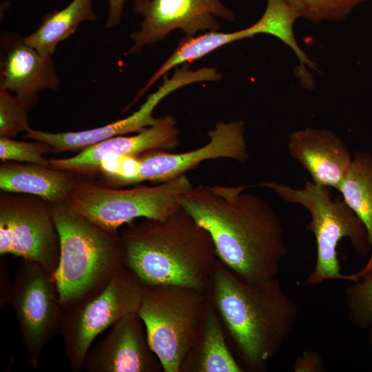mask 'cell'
I'll use <instances>...</instances> for the list:
<instances>
[{"mask_svg": "<svg viewBox=\"0 0 372 372\" xmlns=\"http://www.w3.org/2000/svg\"><path fill=\"white\" fill-rule=\"evenodd\" d=\"M138 313L164 372H180L199 333L209 293L173 285H143Z\"/></svg>", "mask_w": 372, "mask_h": 372, "instance_id": "obj_6", "label": "cell"}, {"mask_svg": "<svg viewBox=\"0 0 372 372\" xmlns=\"http://www.w3.org/2000/svg\"><path fill=\"white\" fill-rule=\"evenodd\" d=\"M293 370L295 372H323L325 364L321 355L315 351L304 350L294 360Z\"/></svg>", "mask_w": 372, "mask_h": 372, "instance_id": "obj_27", "label": "cell"}, {"mask_svg": "<svg viewBox=\"0 0 372 372\" xmlns=\"http://www.w3.org/2000/svg\"><path fill=\"white\" fill-rule=\"evenodd\" d=\"M243 362L262 371L282 348L298 315L296 301L277 277L251 284L219 259L207 290Z\"/></svg>", "mask_w": 372, "mask_h": 372, "instance_id": "obj_2", "label": "cell"}, {"mask_svg": "<svg viewBox=\"0 0 372 372\" xmlns=\"http://www.w3.org/2000/svg\"><path fill=\"white\" fill-rule=\"evenodd\" d=\"M52 212L60 238L54 277L65 310L99 292L125 267V249L121 235L99 227L65 200L53 203Z\"/></svg>", "mask_w": 372, "mask_h": 372, "instance_id": "obj_4", "label": "cell"}, {"mask_svg": "<svg viewBox=\"0 0 372 372\" xmlns=\"http://www.w3.org/2000/svg\"><path fill=\"white\" fill-rule=\"evenodd\" d=\"M344 299L349 319L355 327L372 326V251L361 276L345 290Z\"/></svg>", "mask_w": 372, "mask_h": 372, "instance_id": "obj_23", "label": "cell"}, {"mask_svg": "<svg viewBox=\"0 0 372 372\" xmlns=\"http://www.w3.org/2000/svg\"><path fill=\"white\" fill-rule=\"evenodd\" d=\"M299 18L313 23L342 21L367 0H285Z\"/></svg>", "mask_w": 372, "mask_h": 372, "instance_id": "obj_24", "label": "cell"}, {"mask_svg": "<svg viewBox=\"0 0 372 372\" xmlns=\"http://www.w3.org/2000/svg\"><path fill=\"white\" fill-rule=\"evenodd\" d=\"M258 187L270 189L285 201L304 207L311 221L306 228L316 238L317 257L315 267L307 278V285H316L332 279L355 281L363 269L345 275L340 271L337 248L340 241L348 238L355 251L366 256L372 251L366 227L342 198H332L329 187L305 180L303 189L271 181H261Z\"/></svg>", "mask_w": 372, "mask_h": 372, "instance_id": "obj_5", "label": "cell"}, {"mask_svg": "<svg viewBox=\"0 0 372 372\" xmlns=\"http://www.w3.org/2000/svg\"><path fill=\"white\" fill-rule=\"evenodd\" d=\"M52 152L54 153L52 148L42 141L26 142L0 136V158L3 162L17 161L51 167L44 155Z\"/></svg>", "mask_w": 372, "mask_h": 372, "instance_id": "obj_25", "label": "cell"}, {"mask_svg": "<svg viewBox=\"0 0 372 372\" xmlns=\"http://www.w3.org/2000/svg\"><path fill=\"white\" fill-rule=\"evenodd\" d=\"M242 120L219 121L208 132L209 141L192 151L171 153L153 150L138 156V168L133 184L143 181L165 182L180 175L210 159L231 158L246 162L249 152Z\"/></svg>", "mask_w": 372, "mask_h": 372, "instance_id": "obj_12", "label": "cell"}, {"mask_svg": "<svg viewBox=\"0 0 372 372\" xmlns=\"http://www.w3.org/2000/svg\"><path fill=\"white\" fill-rule=\"evenodd\" d=\"M125 267L143 285L207 291L218 257L209 232L183 207L163 220L128 223L121 234Z\"/></svg>", "mask_w": 372, "mask_h": 372, "instance_id": "obj_3", "label": "cell"}, {"mask_svg": "<svg viewBox=\"0 0 372 372\" xmlns=\"http://www.w3.org/2000/svg\"><path fill=\"white\" fill-rule=\"evenodd\" d=\"M196 73L183 65L175 70L171 78L165 76L158 90L151 94L140 108L127 117L100 127L80 132L51 133L30 129L23 138L39 141L48 144L54 153L83 150L91 145L118 136L140 132L156 124L159 118L153 116L158 104L166 96L183 86L196 83Z\"/></svg>", "mask_w": 372, "mask_h": 372, "instance_id": "obj_13", "label": "cell"}, {"mask_svg": "<svg viewBox=\"0 0 372 372\" xmlns=\"http://www.w3.org/2000/svg\"><path fill=\"white\" fill-rule=\"evenodd\" d=\"M368 329V343L372 349V326H371Z\"/></svg>", "mask_w": 372, "mask_h": 372, "instance_id": "obj_29", "label": "cell"}, {"mask_svg": "<svg viewBox=\"0 0 372 372\" xmlns=\"http://www.w3.org/2000/svg\"><path fill=\"white\" fill-rule=\"evenodd\" d=\"M92 1L72 0L64 8L48 13L23 41L41 54L52 56L57 45L73 34L81 23L96 20Z\"/></svg>", "mask_w": 372, "mask_h": 372, "instance_id": "obj_20", "label": "cell"}, {"mask_svg": "<svg viewBox=\"0 0 372 372\" xmlns=\"http://www.w3.org/2000/svg\"><path fill=\"white\" fill-rule=\"evenodd\" d=\"M288 151L310 174L315 184L338 189L352 161L344 141L326 128L306 127L293 132Z\"/></svg>", "mask_w": 372, "mask_h": 372, "instance_id": "obj_17", "label": "cell"}, {"mask_svg": "<svg viewBox=\"0 0 372 372\" xmlns=\"http://www.w3.org/2000/svg\"><path fill=\"white\" fill-rule=\"evenodd\" d=\"M126 0H109V9L105 28L115 27L121 21L123 8Z\"/></svg>", "mask_w": 372, "mask_h": 372, "instance_id": "obj_28", "label": "cell"}, {"mask_svg": "<svg viewBox=\"0 0 372 372\" xmlns=\"http://www.w3.org/2000/svg\"><path fill=\"white\" fill-rule=\"evenodd\" d=\"M193 185L185 174L155 186L116 189L75 179L65 201L111 233L138 218L163 220L182 207Z\"/></svg>", "mask_w": 372, "mask_h": 372, "instance_id": "obj_7", "label": "cell"}, {"mask_svg": "<svg viewBox=\"0 0 372 372\" xmlns=\"http://www.w3.org/2000/svg\"><path fill=\"white\" fill-rule=\"evenodd\" d=\"M338 190L364 225L372 249V154L356 152Z\"/></svg>", "mask_w": 372, "mask_h": 372, "instance_id": "obj_21", "label": "cell"}, {"mask_svg": "<svg viewBox=\"0 0 372 372\" xmlns=\"http://www.w3.org/2000/svg\"><path fill=\"white\" fill-rule=\"evenodd\" d=\"M227 346L224 327L209 294L198 336L184 359L180 372H242Z\"/></svg>", "mask_w": 372, "mask_h": 372, "instance_id": "obj_19", "label": "cell"}, {"mask_svg": "<svg viewBox=\"0 0 372 372\" xmlns=\"http://www.w3.org/2000/svg\"><path fill=\"white\" fill-rule=\"evenodd\" d=\"M35 262L54 274L59 262L60 238L52 203L39 196L2 192L0 255Z\"/></svg>", "mask_w": 372, "mask_h": 372, "instance_id": "obj_9", "label": "cell"}, {"mask_svg": "<svg viewBox=\"0 0 372 372\" xmlns=\"http://www.w3.org/2000/svg\"><path fill=\"white\" fill-rule=\"evenodd\" d=\"M1 41L0 89L14 93L30 110L39 93L59 87L52 55L40 54L20 37L4 35Z\"/></svg>", "mask_w": 372, "mask_h": 372, "instance_id": "obj_16", "label": "cell"}, {"mask_svg": "<svg viewBox=\"0 0 372 372\" xmlns=\"http://www.w3.org/2000/svg\"><path fill=\"white\" fill-rule=\"evenodd\" d=\"M179 144V131L174 117L159 118L152 126L132 136H118L91 145L74 156L49 159L51 167L74 174L99 172L101 162L110 157L139 156L153 150H172Z\"/></svg>", "mask_w": 372, "mask_h": 372, "instance_id": "obj_15", "label": "cell"}, {"mask_svg": "<svg viewBox=\"0 0 372 372\" xmlns=\"http://www.w3.org/2000/svg\"><path fill=\"white\" fill-rule=\"evenodd\" d=\"M87 372H160L162 364L151 349L138 313L117 320L110 333L86 354Z\"/></svg>", "mask_w": 372, "mask_h": 372, "instance_id": "obj_14", "label": "cell"}, {"mask_svg": "<svg viewBox=\"0 0 372 372\" xmlns=\"http://www.w3.org/2000/svg\"><path fill=\"white\" fill-rule=\"evenodd\" d=\"M133 10L143 17L140 29L132 32L133 44L127 54L163 40L174 30L187 37L218 31L217 18L234 21V14L220 0H133Z\"/></svg>", "mask_w": 372, "mask_h": 372, "instance_id": "obj_11", "label": "cell"}, {"mask_svg": "<svg viewBox=\"0 0 372 372\" xmlns=\"http://www.w3.org/2000/svg\"><path fill=\"white\" fill-rule=\"evenodd\" d=\"M8 298L29 362L37 369L48 342L61 331L64 314L54 274L35 262L23 259Z\"/></svg>", "mask_w": 372, "mask_h": 372, "instance_id": "obj_10", "label": "cell"}, {"mask_svg": "<svg viewBox=\"0 0 372 372\" xmlns=\"http://www.w3.org/2000/svg\"><path fill=\"white\" fill-rule=\"evenodd\" d=\"M28 110L15 95L0 89V136L12 138L30 130Z\"/></svg>", "mask_w": 372, "mask_h": 372, "instance_id": "obj_26", "label": "cell"}, {"mask_svg": "<svg viewBox=\"0 0 372 372\" xmlns=\"http://www.w3.org/2000/svg\"><path fill=\"white\" fill-rule=\"evenodd\" d=\"M248 187L193 186L182 207L209 232L218 259L240 279L254 284L277 277L288 248L272 207L247 192Z\"/></svg>", "mask_w": 372, "mask_h": 372, "instance_id": "obj_1", "label": "cell"}, {"mask_svg": "<svg viewBox=\"0 0 372 372\" xmlns=\"http://www.w3.org/2000/svg\"><path fill=\"white\" fill-rule=\"evenodd\" d=\"M298 18V14L285 0H267L265 10L258 21L262 33L278 38L293 50L300 62V72L298 74L301 83L304 88L311 90L313 81L307 70V65L311 70L317 72L318 70L316 63L309 59L296 40L293 25Z\"/></svg>", "mask_w": 372, "mask_h": 372, "instance_id": "obj_22", "label": "cell"}, {"mask_svg": "<svg viewBox=\"0 0 372 372\" xmlns=\"http://www.w3.org/2000/svg\"><path fill=\"white\" fill-rule=\"evenodd\" d=\"M144 287L126 267L118 270L99 292L64 310L60 333L69 366L83 371L94 340L122 317L138 313Z\"/></svg>", "mask_w": 372, "mask_h": 372, "instance_id": "obj_8", "label": "cell"}, {"mask_svg": "<svg viewBox=\"0 0 372 372\" xmlns=\"http://www.w3.org/2000/svg\"><path fill=\"white\" fill-rule=\"evenodd\" d=\"M73 174L35 163L4 161L0 165V189L57 203L65 200L72 189L76 179Z\"/></svg>", "mask_w": 372, "mask_h": 372, "instance_id": "obj_18", "label": "cell"}]
</instances>
